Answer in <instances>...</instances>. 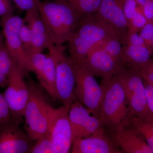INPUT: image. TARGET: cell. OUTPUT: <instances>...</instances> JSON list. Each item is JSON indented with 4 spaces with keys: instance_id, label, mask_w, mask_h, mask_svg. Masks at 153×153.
I'll return each mask as SVG.
<instances>
[{
    "instance_id": "34",
    "label": "cell",
    "mask_w": 153,
    "mask_h": 153,
    "mask_svg": "<svg viewBox=\"0 0 153 153\" xmlns=\"http://www.w3.org/2000/svg\"><path fill=\"white\" fill-rule=\"evenodd\" d=\"M143 13L148 22L153 24V0H150L143 7Z\"/></svg>"
},
{
    "instance_id": "40",
    "label": "cell",
    "mask_w": 153,
    "mask_h": 153,
    "mask_svg": "<svg viewBox=\"0 0 153 153\" xmlns=\"http://www.w3.org/2000/svg\"><path fill=\"white\" fill-rule=\"evenodd\" d=\"M4 43V41H0V44H2V43Z\"/></svg>"
},
{
    "instance_id": "11",
    "label": "cell",
    "mask_w": 153,
    "mask_h": 153,
    "mask_svg": "<svg viewBox=\"0 0 153 153\" xmlns=\"http://www.w3.org/2000/svg\"><path fill=\"white\" fill-rule=\"evenodd\" d=\"M68 117L73 132L74 140L105 131L101 119L92 114L87 108L76 100L71 105Z\"/></svg>"
},
{
    "instance_id": "39",
    "label": "cell",
    "mask_w": 153,
    "mask_h": 153,
    "mask_svg": "<svg viewBox=\"0 0 153 153\" xmlns=\"http://www.w3.org/2000/svg\"><path fill=\"white\" fill-rule=\"evenodd\" d=\"M151 61H152V63H153V58L151 59Z\"/></svg>"
},
{
    "instance_id": "36",
    "label": "cell",
    "mask_w": 153,
    "mask_h": 153,
    "mask_svg": "<svg viewBox=\"0 0 153 153\" xmlns=\"http://www.w3.org/2000/svg\"><path fill=\"white\" fill-rule=\"evenodd\" d=\"M135 1L139 6L143 7L150 0H135Z\"/></svg>"
},
{
    "instance_id": "21",
    "label": "cell",
    "mask_w": 153,
    "mask_h": 153,
    "mask_svg": "<svg viewBox=\"0 0 153 153\" xmlns=\"http://www.w3.org/2000/svg\"><path fill=\"white\" fill-rule=\"evenodd\" d=\"M66 3L82 15L94 13L98 10L102 0H52Z\"/></svg>"
},
{
    "instance_id": "3",
    "label": "cell",
    "mask_w": 153,
    "mask_h": 153,
    "mask_svg": "<svg viewBox=\"0 0 153 153\" xmlns=\"http://www.w3.org/2000/svg\"><path fill=\"white\" fill-rule=\"evenodd\" d=\"M103 97L99 117L104 127L113 130L129 124L131 116L123 88L117 74L108 80H102Z\"/></svg>"
},
{
    "instance_id": "15",
    "label": "cell",
    "mask_w": 153,
    "mask_h": 153,
    "mask_svg": "<svg viewBox=\"0 0 153 153\" xmlns=\"http://www.w3.org/2000/svg\"><path fill=\"white\" fill-rule=\"evenodd\" d=\"M125 0H102L97 13L110 25L120 41L128 30V24L123 12Z\"/></svg>"
},
{
    "instance_id": "12",
    "label": "cell",
    "mask_w": 153,
    "mask_h": 153,
    "mask_svg": "<svg viewBox=\"0 0 153 153\" xmlns=\"http://www.w3.org/2000/svg\"><path fill=\"white\" fill-rule=\"evenodd\" d=\"M13 118L0 123V153H29L32 140Z\"/></svg>"
},
{
    "instance_id": "26",
    "label": "cell",
    "mask_w": 153,
    "mask_h": 153,
    "mask_svg": "<svg viewBox=\"0 0 153 153\" xmlns=\"http://www.w3.org/2000/svg\"><path fill=\"white\" fill-rule=\"evenodd\" d=\"M19 35L24 48L29 55L33 49L32 35L30 28L25 21L19 29Z\"/></svg>"
},
{
    "instance_id": "5",
    "label": "cell",
    "mask_w": 153,
    "mask_h": 153,
    "mask_svg": "<svg viewBox=\"0 0 153 153\" xmlns=\"http://www.w3.org/2000/svg\"><path fill=\"white\" fill-rule=\"evenodd\" d=\"M65 49L63 45H54L48 49L49 54L55 63L58 100L63 105L70 108L77 100L75 94V76L72 61L65 55Z\"/></svg>"
},
{
    "instance_id": "31",
    "label": "cell",
    "mask_w": 153,
    "mask_h": 153,
    "mask_svg": "<svg viewBox=\"0 0 153 153\" xmlns=\"http://www.w3.org/2000/svg\"><path fill=\"white\" fill-rule=\"evenodd\" d=\"M15 11L11 0H0V17L1 18L13 15Z\"/></svg>"
},
{
    "instance_id": "2",
    "label": "cell",
    "mask_w": 153,
    "mask_h": 153,
    "mask_svg": "<svg viewBox=\"0 0 153 153\" xmlns=\"http://www.w3.org/2000/svg\"><path fill=\"white\" fill-rule=\"evenodd\" d=\"M40 16L54 45L68 43L82 17L66 3L58 1L39 2Z\"/></svg>"
},
{
    "instance_id": "29",
    "label": "cell",
    "mask_w": 153,
    "mask_h": 153,
    "mask_svg": "<svg viewBox=\"0 0 153 153\" xmlns=\"http://www.w3.org/2000/svg\"><path fill=\"white\" fill-rule=\"evenodd\" d=\"M13 118L4 95L0 93V123L8 121Z\"/></svg>"
},
{
    "instance_id": "4",
    "label": "cell",
    "mask_w": 153,
    "mask_h": 153,
    "mask_svg": "<svg viewBox=\"0 0 153 153\" xmlns=\"http://www.w3.org/2000/svg\"><path fill=\"white\" fill-rule=\"evenodd\" d=\"M28 78L29 96L24 115L25 129L30 139L36 141L47 133L54 108L47 102L40 85Z\"/></svg>"
},
{
    "instance_id": "35",
    "label": "cell",
    "mask_w": 153,
    "mask_h": 153,
    "mask_svg": "<svg viewBox=\"0 0 153 153\" xmlns=\"http://www.w3.org/2000/svg\"><path fill=\"white\" fill-rule=\"evenodd\" d=\"M8 83V78L0 71V88L7 87Z\"/></svg>"
},
{
    "instance_id": "27",
    "label": "cell",
    "mask_w": 153,
    "mask_h": 153,
    "mask_svg": "<svg viewBox=\"0 0 153 153\" xmlns=\"http://www.w3.org/2000/svg\"><path fill=\"white\" fill-rule=\"evenodd\" d=\"M121 43L123 45L147 47L143 38L140 34L129 30H128Z\"/></svg>"
},
{
    "instance_id": "22",
    "label": "cell",
    "mask_w": 153,
    "mask_h": 153,
    "mask_svg": "<svg viewBox=\"0 0 153 153\" xmlns=\"http://www.w3.org/2000/svg\"><path fill=\"white\" fill-rule=\"evenodd\" d=\"M93 48L103 50L123 65L122 62L123 46H122V44L119 38H110L101 41L95 45Z\"/></svg>"
},
{
    "instance_id": "14",
    "label": "cell",
    "mask_w": 153,
    "mask_h": 153,
    "mask_svg": "<svg viewBox=\"0 0 153 153\" xmlns=\"http://www.w3.org/2000/svg\"><path fill=\"white\" fill-rule=\"evenodd\" d=\"M110 131L111 138L123 153H153L144 138L129 124Z\"/></svg>"
},
{
    "instance_id": "10",
    "label": "cell",
    "mask_w": 153,
    "mask_h": 153,
    "mask_svg": "<svg viewBox=\"0 0 153 153\" xmlns=\"http://www.w3.org/2000/svg\"><path fill=\"white\" fill-rule=\"evenodd\" d=\"M69 109L64 105L54 108L49 120L47 134L55 145L57 153L71 152L74 137L68 117Z\"/></svg>"
},
{
    "instance_id": "37",
    "label": "cell",
    "mask_w": 153,
    "mask_h": 153,
    "mask_svg": "<svg viewBox=\"0 0 153 153\" xmlns=\"http://www.w3.org/2000/svg\"><path fill=\"white\" fill-rule=\"evenodd\" d=\"M150 49L151 52L153 54V36L152 38V40H151L150 44L149 47Z\"/></svg>"
},
{
    "instance_id": "7",
    "label": "cell",
    "mask_w": 153,
    "mask_h": 153,
    "mask_svg": "<svg viewBox=\"0 0 153 153\" xmlns=\"http://www.w3.org/2000/svg\"><path fill=\"white\" fill-rule=\"evenodd\" d=\"M70 59L75 73V94L76 100L87 108L92 114L99 117L103 97L102 86L98 84L94 76L83 66L81 61Z\"/></svg>"
},
{
    "instance_id": "24",
    "label": "cell",
    "mask_w": 153,
    "mask_h": 153,
    "mask_svg": "<svg viewBox=\"0 0 153 153\" xmlns=\"http://www.w3.org/2000/svg\"><path fill=\"white\" fill-rule=\"evenodd\" d=\"M13 63L5 43L0 44V71L8 76Z\"/></svg>"
},
{
    "instance_id": "19",
    "label": "cell",
    "mask_w": 153,
    "mask_h": 153,
    "mask_svg": "<svg viewBox=\"0 0 153 153\" xmlns=\"http://www.w3.org/2000/svg\"><path fill=\"white\" fill-rule=\"evenodd\" d=\"M36 76L40 86L46 91L53 101L58 100L56 85V68L54 59L50 54L47 55L44 67Z\"/></svg>"
},
{
    "instance_id": "9",
    "label": "cell",
    "mask_w": 153,
    "mask_h": 153,
    "mask_svg": "<svg viewBox=\"0 0 153 153\" xmlns=\"http://www.w3.org/2000/svg\"><path fill=\"white\" fill-rule=\"evenodd\" d=\"M8 78V83L3 95L12 116L20 123L24 117L29 99L27 83L14 63Z\"/></svg>"
},
{
    "instance_id": "28",
    "label": "cell",
    "mask_w": 153,
    "mask_h": 153,
    "mask_svg": "<svg viewBox=\"0 0 153 153\" xmlns=\"http://www.w3.org/2000/svg\"><path fill=\"white\" fill-rule=\"evenodd\" d=\"M138 6L135 0H125L123 12L128 23L136 13Z\"/></svg>"
},
{
    "instance_id": "33",
    "label": "cell",
    "mask_w": 153,
    "mask_h": 153,
    "mask_svg": "<svg viewBox=\"0 0 153 153\" xmlns=\"http://www.w3.org/2000/svg\"><path fill=\"white\" fill-rule=\"evenodd\" d=\"M143 79L149 109L153 115V83Z\"/></svg>"
},
{
    "instance_id": "20",
    "label": "cell",
    "mask_w": 153,
    "mask_h": 153,
    "mask_svg": "<svg viewBox=\"0 0 153 153\" xmlns=\"http://www.w3.org/2000/svg\"><path fill=\"white\" fill-rule=\"evenodd\" d=\"M129 124L143 136L153 150V116L142 117H132Z\"/></svg>"
},
{
    "instance_id": "18",
    "label": "cell",
    "mask_w": 153,
    "mask_h": 153,
    "mask_svg": "<svg viewBox=\"0 0 153 153\" xmlns=\"http://www.w3.org/2000/svg\"><path fill=\"white\" fill-rule=\"evenodd\" d=\"M152 55L147 47L123 45L122 62L126 68L140 71L152 59Z\"/></svg>"
},
{
    "instance_id": "6",
    "label": "cell",
    "mask_w": 153,
    "mask_h": 153,
    "mask_svg": "<svg viewBox=\"0 0 153 153\" xmlns=\"http://www.w3.org/2000/svg\"><path fill=\"white\" fill-rule=\"evenodd\" d=\"M1 26L5 44L12 60L19 72L29 78L32 72L30 55L24 48L19 35L24 19L14 14L1 18Z\"/></svg>"
},
{
    "instance_id": "30",
    "label": "cell",
    "mask_w": 153,
    "mask_h": 153,
    "mask_svg": "<svg viewBox=\"0 0 153 153\" xmlns=\"http://www.w3.org/2000/svg\"><path fill=\"white\" fill-rule=\"evenodd\" d=\"M20 10L27 11L38 8L41 0H11Z\"/></svg>"
},
{
    "instance_id": "8",
    "label": "cell",
    "mask_w": 153,
    "mask_h": 153,
    "mask_svg": "<svg viewBox=\"0 0 153 153\" xmlns=\"http://www.w3.org/2000/svg\"><path fill=\"white\" fill-rule=\"evenodd\" d=\"M117 75L125 92L131 117L153 116L148 107L143 79L140 71L126 68Z\"/></svg>"
},
{
    "instance_id": "1",
    "label": "cell",
    "mask_w": 153,
    "mask_h": 153,
    "mask_svg": "<svg viewBox=\"0 0 153 153\" xmlns=\"http://www.w3.org/2000/svg\"><path fill=\"white\" fill-rule=\"evenodd\" d=\"M115 38H120L112 27L100 18L97 12L84 15L68 41L69 57L72 60H83L100 42Z\"/></svg>"
},
{
    "instance_id": "16",
    "label": "cell",
    "mask_w": 153,
    "mask_h": 153,
    "mask_svg": "<svg viewBox=\"0 0 153 153\" xmlns=\"http://www.w3.org/2000/svg\"><path fill=\"white\" fill-rule=\"evenodd\" d=\"M72 153H123L105 131L74 140Z\"/></svg>"
},
{
    "instance_id": "17",
    "label": "cell",
    "mask_w": 153,
    "mask_h": 153,
    "mask_svg": "<svg viewBox=\"0 0 153 153\" xmlns=\"http://www.w3.org/2000/svg\"><path fill=\"white\" fill-rule=\"evenodd\" d=\"M23 19L32 33L33 49L31 53L42 52L54 45L41 19L38 8L26 11Z\"/></svg>"
},
{
    "instance_id": "13",
    "label": "cell",
    "mask_w": 153,
    "mask_h": 153,
    "mask_svg": "<svg viewBox=\"0 0 153 153\" xmlns=\"http://www.w3.org/2000/svg\"><path fill=\"white\" fill-rule=\"evenodd\" d=\"M80 61L94 76L104 80L111 79L126 68L103 50L96 48H92L85 59Z\"/></svg>"
},
{
    "instance_id": "25",
    "label": "cell",
    "mask_w": 153,
    "mask_h": 153,
    "mask_svg": "<svg viewBox=\"0 0 153 153\" xmlns=\"http://www.w3.org/2000/svg\"><path fill=\"white\" fill-rule=\"evenodd\" d=\"M147 22V20L143 13L141 7L138 5L136 13L128 23V30L138 33Z\"/></svg>"
},
{
    "instance_id": "38",
    "label": "cell",
    "mask_w": 153,
    "mask_h": 153,
    "mask_svg": "<svg viewBox=\"0 0 153 153\" xmlns=\"http://www.w3.org/2000/svg\"><path fill=\"white\" fill-rule=\"evenodd\" d=\"M0 41H3V36H2V35L1 34V33H0Z\"/></svg>"
},
{
    "instance_id": "23",
    "label": "cell",
    "mask_w": 153,
    "mask_h": 153,
    "mask_svg": "<svg viewBox=\"0 0 153 153\" xmlns=\"http://www.w3.org/2000/svg\"><path fill=\"white\" fill-rule=\"evenodd\" d=\"M29 153H57V151L52 140L47 134L36 141Z\"/></svg>"
},
{
    "instance_id": "32",
    "label": "cell",
    "mask_w": 153,
    "mask_h": 153,
    "mask_svg": "<svg viewBox=\"0 0 153 153\" xmlns=\"http://www.w3.org/2000/svg\"><path fill=\"white\" fill-rule=\"evenodd\" d=\"M140 34L141 36L150 49V44L153 36V24L147 22L146 24L140 31Z\"/></svg>"
}]
</instances>
